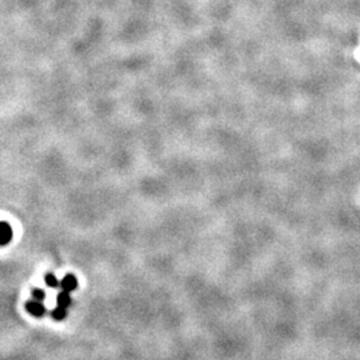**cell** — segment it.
<instances>
[{
  "instance_id": "cell-3",
  "label": "cell",
  "mask_w": 360,
  "mask_h": 360,
  "mask_svg": "<svg viewBox=\"0 0 360 360\" xmlns=\"http://www.w3.org/2000/svg\"><path fill=\"white\" fill-rule=\"evenodd\" d=\"M60 288H61V291L65 292L75 291V290L78 288V279H76V276L72 275V273L65 275V276L60 280Z\"/></svg>"
},
{
  "instance_id": "cell-1",
  "label": "cell",
  "mask_w": 360,
  "mask_h": 360,
  "mask_svg": "<svg viewBox=\"0 0 360 360\" xmlns=\"http://www.w3.org/2000/svg\"><path fill=\"white\" fill-rule=\"evenodd\" d=\"M26 309H27L30 314L35 316V318H42L46 314V307L43 304L42 301H37V300L32 299V300H28L27 303H26Z\"/></svg>"
},
{
  "instance_id": "cell-7",
  "label": "cell",
  "mask_w": 360,
  "mask_h": 360,
  "mask_svg": "<svg viewBox=\"0 0 360 360\" xmlns=\"http://www.w3.org/2000/svg\"><path fill=\"white\" fill-rule=\"evenodd\" d=\"M31 295H32V299L37 300V301H43L46 299V292L42 288H33L31 291Z\"/></svg>"
},
{
  "instance_id": "cell-4",
  "label": "cell",
  "mask_w": 360,
  "mask_h": 360,
  "mask_svg": "<svg viewBox=\"0 0 360 360\" xmlns=\"http://www.w3.org/2000/svg\"><path fill=\"white\" fill-rule=\"evenodd\" d=\"M56 300H58V305H60V307H64V308H68L69 305H71V296H69V292H65V291H61L58 295V298H56Z\"/></svg>"
},
{
  "instance_id": "cell-2",
  "label": "cell",
  "mask_w": 360,
  "mask_h": 360,
  "mask_svg": "<svg viewBox=\"0 0 360 360\" xmlns=\"http://www.w3.org/2000/svg\"><path fill=\"white\" fill-rule=\"evenodd\" d=\"M0 226H1L0 227V245L5 247V245L9 244L12 241L14 231H12V228H11V226L7 222H1Z\"/></svg>"
},
{
  "instance_id": "cell-5",
  "label": "cell",
  "mask_w": 360,
  "mask_h": 360,
  "mask_svg": "<svg viewBox=\"0 0 360 360\" xmlns=\"http://www.w3.org/2000/svg\"><path fill=\"white\" fill-rule=\"evenodd\" d=\"M51 316L52 319H55V320L60 322V320H63V319L67 318V308L58 305L56 308H54L51 311Z\"/></svg>"
},
{
  "instance_id": "cell-6",
  "label": "cell",
  "mask_w": 360,
  "mask_h": 360,
  "mask_svg": "<svg viewBox=\"0 0 360 360\" xmlns=\"http://www.w3.org/2000/svg\"><path fill=\"white\" fill-rule=\"evenodd\" d=\"M44 280H46V284L50 288H58V287H60V282L58 280V277L54 273H47Z\"/></svg>"
}]
</instances>
